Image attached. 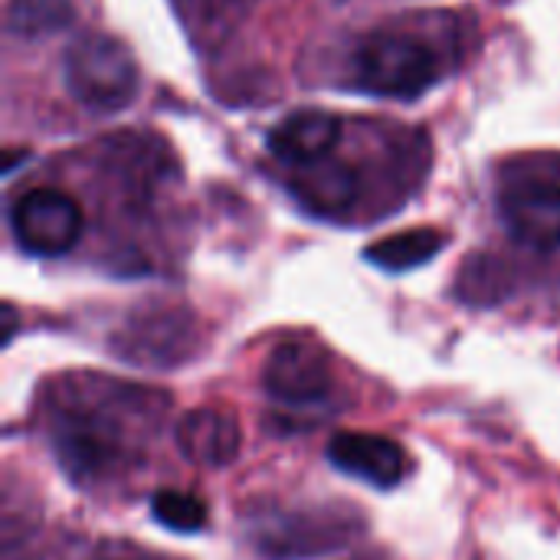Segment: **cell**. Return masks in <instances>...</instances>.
<instances>
[{"label": "cell", "instance_id": "obj_1", "mask_svg": "<svg viewBox=\"0 0 560 560\" xmlns=\"http://www.w3.org/2000/svg\"><path fill=\"white\" fill-rule=\"evenodd\" d=\"M62 79L69 95L92 112H121L138 95V66L108 33L79 36L62 56Z\"/></svg>", "mask_w": 560, "mask_h": 560}, {"label": "cell", "instance_id": "obj_2", "mask_svg": "<svg viewBox=\"0 0 560 560\" xmlns=\"http://www.w3.org/2000/svg\"><path fill=\"white\" fill-rule=\"evenodd\" d=\"M354 69L371 92L394 98H417L440 72L433 49L407 33H377L364 39L354 52Z\"/></svg>", "mask_w": 560, "mask_h": 560}, {"label": "cell", "instance_id": "obj_3", "mask_svg": "<svg viewBox=\"0 0 560 560\" xmlns=\"http://www.w3.org/2000/svg\"><path fill=\"white\" fill-rule=\"evenodd\" d=\"M82 210L79 203L52 187L26 190L10 213V226L16 243L33 256H62L82 236Z\"/></svg>", "mask_w": 560, "mask_h": 560}, {"label": "cell", "instance_id": "obj_4", "mask_svg": "<svg viewBox=\"0 0 560 560\" xmlns=\"http://www.w3.org/2000/svg\"><path fill=\"white\" fill-rule=\"evenodd\" d=\"M499 207L515 243L535 253L560 249V187L548 180H518L502 190Z\"/></svg>", "mask_w": 560, "mask_h": 560}, {"label": "cell", "instance_id": "obj_5", "mask_svg": "<svg viewBox=\"0 0 560 560\" xmlns=\"http://www.w3.org/2000/svg\"><path fill=\"white\" fill-rule=\"evenodd\" d=\"M266 390L282 404H318L331 390V368L325 351L308 341L279 345L262 371Z\"/></svg>", "mask_w": 560, "mask_h": 560}, {"label": "cell", "instance_id": "obj_6", "mask_svg": "<svg viewBox=\"0 0 560 560\" xmlns=\"http://www.w3.org/2000/svg\"><path fill=\"white\" fill-rule=\"evenodd\" d=\"M328 459L335 469H341L354 479H364L377 489L400 486L410 469V456L397 440L377 436V433H354V430L331 436Z\"/></svg>", "mask_w": 560, "mask_h": 560}, {"label": "cell", "instance_id": "obj_7", "mask_svg": "<svg viewBox=\"0 0 560 560\" xmlns=\"http://www.w3.org/2000/svg\"><path fill=\"white\" fill-rule=\"evenodd\" d=\"M177 446L197 466H226L236 459V453L243 446L240 423L230 410L197 407L180 420Z\"/></svg>", "mask_w": 560, "mask_h": 560}, {"label": "cell", "instance_id": "obj_8", "mask_svg": "<svg viewBox=\"0 0 560 560\" xmlns=\"http://www.w3.org/2000/svg\"><path fill=\"white\" fill-rule=\"evenodd\" d=\"M341 138V121L328 112H295L269 131V151L279 161L308 167L325 161Z\"/></svg>", "mask_w": 560, "mask_h": 560}, {"label": "cell", "instance_id": "obj_9", "mask_svg": "<svg viewBox=\"0 0 560 560\" xmlns=\"http://www.w3.org/2000/svg\"><path fill=\"white\" fill-rule=\"evenodd\" d=\"M299 171L302 174L295 177V194L302 197V203H308L318 213H345L361 194L358 174L348 164L331 161V154Z\"/></svg>", "mask_w": 560, "mask_h": 560}, {"label": "cell", "instance_id": "obj_10", "mask_svg": "<svg viewBox=\"0 0 560 560\" xmlns=\"http://www.w3.org/2000/svg\"><path fill=\"white\" fill-rule=\"evenodd\" d=\"M443 246V236L436 230H407L397 233L390 240H381L368 249V259L377 262L381 269H413L420 262H427L430 256H436Z\"/></svg>", "mask_w": 560, "mask_h": 560}, {"label": "cell", "instance_id": "obj_11", "mask_svg": "<svg viewBox=\"0 0 560 560\" xmlns=\"http://www.w3.org/2000/svg\"><path fill=\"white\" fill-rule=\"evenodd\" d=\"M151 512H154V518L164 528L184 532V535L200 532L207 525V505L197 495H190V492H171V489L167 492H158L151 499Z\"/></svg>", "mask_w": 560, "mask_h": 560}]
</instances>
